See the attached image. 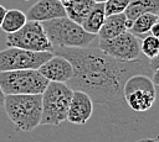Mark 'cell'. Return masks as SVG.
<instances>
[{"label":"cell","mask_w":159,"mask_h":142,"mask_svg":"<svg viewBox=\"0 0 159 142\" xmlns=\"http://www.w3.org/2000/svg\"><path fill=\"white\" fill-rule=\"evenodd\" d=\"M52 53L66 58L72 65L73 74L66 84L72 90L86 93L97 104H122L123 85L127 79L135 74L152 77L153 73L149 61L144 57L123 62L94 47H56Z\"/></svg>","instance_id":"obj_1"},{"label":"cell","mask_w":159,"mask_h":142,"mask_svg":"<svg viewBox=\"0 0 159 142\" xmlns=\"http://www.w3.org/2000/svg\"><path fill=\"white\" fill-rule=\"evenodd\" d=\"M4 107L14 128L21 132L35 130L41 121V95H5Z\"/></svg>","instance_id":"obj_2"},{"label":"cell","mask_w":159,"mask_h":142,"mask_svg":"<svg viewBox=\"0 0 159 142\" xmlns=\"http://www.w3.org/2000/svg\"><path fill=\"white\" fill-rule=\"evenodd\" d=\"M45 33L52 46L65 48L91 47L97 36L86 32L80 25L71 21L68 17H60L41 22Z\"/></svg>","instance_id":"obj_3"},{"label":"cell","mask_w":159,"mask_h":142,"mask_svg":"<svg viewBox=\"0 0 159 142\" xmlns=\"http://www.w3.org/2000/svg\"><path fill=\"white\" fill-rule=\"evenodd\" d=\"M73 90L65 83L50 81L41 94L42 115L40 125L58 126L67 119V111Z\"/></svg>","instance_id":"obj_4"},{"label":"cell","mask_w":159,"mask_h":142,"mask_svg":"<svg viewBox=\"0 0 159 142\" xmlns=\"http://www.w3.org/2000/svg\"><path fill=\"white\" fill-rule=\"evenodd\" d=\"M47 84L37 69L0 72V88L5 95H41Z\"/></svg>","instance_id":"obj_5"},{"label":"cell","mask_w":159,"mask_h":142,"mask_svg":"<svg viewBox=\"0 0 159 142\" xmlns=\"http://www.w3.org/2000/svg\"><path fill=\"white\" fill-rule=\"evenodd\" d=\"M157 99L155 85L150 77L144 74L132 75L123 85V100L135 112L148 111Z\"/></svg>","instance_id":"obj_6"},{"label":"cell","mask_w":159,"mask_h":142,"mask_svg":"<svg viewBox=\"0 0 159 142\" xmlns=\"http://www.w3.org/2000/svg\"><path fill=\"white\" fill-rule=\"evenodd\" d=\"M6 46L32 52H52L53 49L41 22L37 21H26L19 31L9 33Z\"/></svg>","instance_id":"obj_7"},{"label":"cell","mask_w":159,"mask_h":142,"mask_svg":"<svg viewBox=\"0 0 159 142\" xmlns=\"http://www.w3.org/2000/svg\"><path fill=\"white\" fill-rule=\"evenodd\" d=\"M52 56V52H32L16 47H6L0 51V72L39 69Z\"/></svg>","instance_id":"obj_8"},{"label":"cell","mask_w":159,"mask_h":142,"mask_svg":"<svg viewBox=\"0 0 159 142\" xmlns=\"http://www.w3.org/2000/svg\"><path fill=\"white\" fill-rule=\"evenodd\" d=\"M97 48L109 57L123 62H130L142 58L140 38L134 36L128 30L112 40H98Z\"/></svg>","instance_id":"obj_9"},{"label":"cell","mask_w":159,"mask_h":142,"mask_svg":"<svg viewBox=\"0 0 159 142\" xmlns=\"http://www.w3.org/2000/svg\"><path fill=\"white\" fill-rule=\"evenodd\" d=\"M37 70L45 79L48 80V83L52 81L66 84L73 74L71 63L66 58L55 54L48 61H46Z\"/></svg>","instance_id":"obj_10"},{"label":"cell","mask_w":159,"mask_h":142,"mask_svg":"<svg viewBox=\"0 0 159 142\" xmlns=\"http://www.w3.org/2000/svg\"><path fill=\"white\" fill-rule=\"evenodd\" d=\"M92 112H93L92 99L83 91L73 90L66 120L75 125H84L91 119Z\"/></svg>","instance_id":"obj_11"},{"label":"cell","mask_w":159,"mask_h":142,"mask_svg":"<svg viewBox=\"0 0 159 142\" xmlns=\"http://www.w3.org/2000/svg\"><path fill=\"white\" fill-rule=\"evenodd\" d=\"M60 17H66L63 4L58 0H39L27 11V21L45 22Z\"/></svg>","instance_id":"obj_12"},{"label":"cell","mask_w":159,"mask_h":142,"mask_svg":"<svg viewBox=\"0 0 159 142\" xmlns=\"http://www.w3.org/2000/svg\"><path fill=\"white\" fill-rule=\"evenodd\" d=\"M144 14L159 15V0H130L124 11L128 30L132 22Z\"/></svg>","instance_id":"obj_13"},{"label":"cell","mask_w":159,"mask_h":142,"mask_svg":"<svg viewBox=\"0 0 159 142\" xmlns=\"http://www.w3.org/2000/svg\"><path fill=\"white\" fill-rule=\"evenodd\" d=\"M128 30L127 19L124 14L106 16L104 22L98 32V40H112Z\"/></svg>","instance_id":"obj_14"},{"label":"cell","mask_w":159,"mask_h":142,"mask_svg":"<svg viewBox=\"0 0 159 142\" xmlns=\"http://www.w3.org/2000/svg\"><path fill=\"white\" fill-rule=\"evenodd\" d=\"M62 4L66 11V17L80 26L96 5L93 0H70Z\"/></svg>","instance_id":"obj_15"},{"label":"cell","mask_w":159,"mask_h":142,"mask_svg":"<svg viewBox=\"0 0 159 142\" xmlns=\"http://www.w3.org/2000/svg\"><path fill=\"white\" fill-rule=\"evenodd\" d=\"M104 19H106V14H104V7H103V4H97L94 5V7L92 9V11L88 14V16L84 19V21L82 22L81 27L91 33V35H94L97 36L103 22H104Z\"/></svg>","instance_id":"obj_16"},{"label":"cell","mask_w":159,"mask_h":142,"mask_svg":"<svg viewBox=\"0 0 159 142\" xmlns=\"http://www.w3.org/2000/svg\"><path fill=\"white\" fill-rule=\"evenodd\" d=\"M26 21H27L26 14L22 12L21 10H17V9L6 10V14L4 16V20H2L0 28L7 35L14 33V32L19 31L26 23Z\"/></svg>","instance_id":"obj_17"},{"label":"cell","mask_w":159,"mask_h":142,"mask_svg":"<svg viewBox=\"0 0 159 142\" xmlns=\"http://www.w3.org/2000/svg\"><path fill=\"white\" fill-rule=\"evenodd\" d=\"M158 17H159V15H155V14H144V15L137 17L132 22L128 31H130L134 36L142 38L149 33L152 26L157 22Z\"/></svg>","instance_id":"obj_18"},{"label":"cell","mask_w":159,"mask_h":142,"mask_svg":"<svg viewBox=\"0 0 159 142\" xmlns=\"http://www.w3.org/2000/svg\"><path fill=\"white\" fill-rule=\"evenodd\" d=\"M159 52V40L152 35H147L140 40V53L148 61L153 59Z\"/></svg>","instance_id":"obj_19"},{"label":"cell","mask_w":159,"mask_h":142,"mask_svg":"<svg viewBox=\"0 0 159 142\" xmlns=\"http://www.w3.org/2000/svg\"><path fill=\"white\" fill-rule=\"evenodd\" d=\"M129 1H130V0H107V1L103 4L106 16L124 14V11H125V9H127Z\"/></svg>","instance_id":"obj_20"},{"label":"cell","mask_w":159,"mask_h":142,"mask_svg":"<svg viewBox=\"0 0 159 142\" xmlns=\"http://www.w3.org/2000/svg\"><path fill=\"white\" fill-rule=\"evenodd\" d=\"M149 35H152V36H154L155 38L159 40V17H158L157 22L152 26V28H150V31H149Z\"/></svg>","instance_id":"obj_21"},{"label":"cell","mask_w":159,"mask_h":142,"mask_svg":"<svg viewBox=\"0 0 159 142\" xmlns=\"http://www.w3.org/2000/svg\"><path fill=\"white\" fill-rule=\"evenodd\" d=\"M149 67H150L152 72H154L155 69H158V68H159V52H158V54H157L153 59H150V61H149Z\"/></svg>","instance_id":"obj_22"},{"label":"cell","mask_w":159,"mask_h":142,"mask_svg":"<svg viewBox=\"0 0 159 142\" xmlns=\"http://www.w3.org/2000/svg\"><path fill=\"white\" fill-rule=\"evenodd\" d=\"M150 79H152V81H153L154 85H159V68L155 69V70L152 73Z\"/></svg>","instance_id":"obj_23"},{"label":"cell","mask_w":159,"mask_h":142,"mask_svg":"<svg viewBox=\"0 0 159 142\" xmlns=\"http://www.w3.org/2000/svg\"><path fill=\"white\" fill-rule=\"evenodd\" d=\"M5 14H6V9L0 5V27H1V23H2V20H4Z\"/></svg>","instance_id":"obj_24"},{"label":"cell","mask_w":159,"mask_h":142,"mask_svg":"<svg viewBox=\"0 0 159 142\" xmlns=\"http://www.w3.org/2000/svg\"><path fill=\"white\" fill-rule=\"evenodd\" d=\"M135 142H159V137H154V138H143Z\"/></svg>","instance_id":"obj_25"},{"label":"cell","mask_w":159,"mask_h":142,"mask_svg":"<svg viewBox=\"0 0 159 142\" xmlns=\"http://www.w3.org/2000/svg\"><path fill=\"white\" fill-rule=\"evenodd\" d=\"M4 101H5V94L2 93V90L0 88V109L4 106Z\"/></svg>","instance_id":"obj_26"},{"label":"cell","mask_w":159,"mask_h":142,"mask_svg":"<svg viewBox=\"0 0 159 142\" xmlns=\"http://www.w3.org/2000/svg\"><path fill=\"white\" fill-rule=\"evenodd\" d=\"M94 2H97V4H104L107 0H93Z\"/></svg>","instance_id":"obj_27"},{"label":"cell","mask_w":159,"mask_h":142,"mask_svg":"<svg viewBox=\"0 0 159 142\" xmlns=\"http://www.w3.org/2000/svg\"><path fill=\"white\" fill-rule=\"evenodd\" d=\"M58 1H61V2H65V1H70V0H58Z\"/></svg>","instance_id":"obj_28"}]
</instances>
